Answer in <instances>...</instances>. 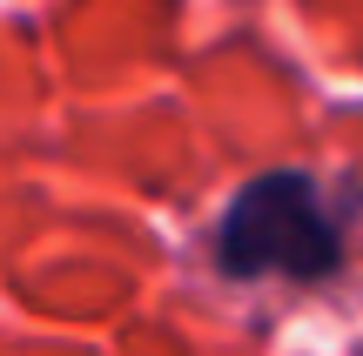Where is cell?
Masks as SVG:
<instances>
[{"label": "cell", "instance_id": "cell-1", "mask_svg": "<svg viewBox=\"0 0 363 356\" xmlns=\"http://www.w3.org/2000/svg\"><path fill=\"white\" fill-rule=\"evenodd\" d=\"M222 276H276V282H323L343 263V229L323 209L310 175H262L229 202L216 229Z\"/></svg>", "mask_w": 363, "mask_h": 356}]
</instances>
